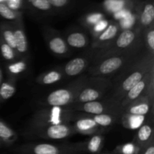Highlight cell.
<instances>
[{
    "label": "cell",
    "mask_w": 154,
    "mask_h": 154,
    "mask_svg": "<svg viewBox=\"0 0 154 154\" xmlns=\"http://www.w3.org/2000/svg\"><path fill=\"white\" fill-rule=\"evenodd\" d=\"M90 58L87 57H78L72 59L65 65L63 74L69 77L78 76L89 66Z\"/></svg>",
    "instance_id": "2e32d148"
},
{
    "label": "cell",
    "mask_w": 154,
    "mask_h": 154,
    "mask_svg": "<svg viewBox=\"0 0 154 154\" xmlns=\"http://www.w3.org/2000/svg\"><path fill=\"white\" fill-rule=\"evenodd\" d=\"M72 125L75 133L83 135H93L95 134H100L103 130L102 127L98 126L96 122L89 115L84 114V117L75 119Z\"/></svg>",
    "instance_id": "5bb4252c"
},
{
    "label": "cell",
    "mask_w": 154,
    "mask_h": 154,
    "mask_svg": "<svg viewBox=\"0 0 154 154\" xmlns=\"http://www.w3.org/2000/svg\"><path fill=\"white\" fill-rule=\"evenodd\" d=\"M89 78H78L71 85L51 92L45 99V103L51 108H68L75 103V100Z\"/></svg>",
    "instance_id": "277c9868"
},
{
    "label": "cell",
    "mask_w": 154,
    "mask_h": 154,
    "mask_svg": "<svg viewBox=\"0 0 154 154\" xmlns=\"http://www.w3.org/2000/svg\"><path fill=\"white\" fill-rule=\"evenodd\" d=\"M141 149L139 148L135 144L132 143H128V144H123L114 150L115 154H140Z\"/></svg>",
    "instance_id": "83f0119b"
},
{
    "label": "cell",
    "mask_w": 154,
    "mask_h": 154,
    "mask_svg": "<svg viewBox=\"0 0 154 154\" xmlns=\"http://www.w3.org/2000/svg\"><path fill=\"white\" fill-rule=\"evenodd\" d=\"M5 2L12 10L20 11L21 9L24 7L25 0H6Z\"/></svg>",
    "instance_id": "836d02e7"
},
{
    "label": "cell",
    "mask_w": 154,
    "mask_h": 154,
    "mask_svg": "<svg viewBox=\"0 0 154 154\" xmlns=\"http://www.w3.org/2000/svg\"><path fill=\"white\" fill-rule=\"evenodd\" d=\"M63 72L60 69H53L38 77L36 82L41 85H51L59 82L63 78Z\"/></svg>",
    "instance_id": "44dd1931"
},
{
    "label": "cell",
    "mask_w": 154,
    "mask_h": 154,
    "mask_svg": "<svg viewBox=\"0 0 154 154\" xmlns=\"http://www.w3.org/2000/svg\"><path fill=\"white\" fill-rule=\"evenodd\" d=\"M65 40L68 46L77 49L86 48L90 42L87 34L80 30H72L69 32Z\"/></svg>",
    "instance_id": "ffe728a7"
},
{
    "label": "cell",
    "mask_w": 154,
    "mask_h": 154,
    "mask_svg": "<svg viewBox=\"0 0 154 154\" xmlns=\"http://www.w3.org/2000/svg\"><path fill=\"white\" fill-rule=\"evenodd\" d=\"M66 108L73 111H80L87 115H96L101 114H110L114 115H121V112L117 107L113 105L109 100L108 102H102L100 100L84 103L73 104Z\"/></svg>",
    "instance_id": "9c48e42d"
},
{
    "label": "cell",
    "mask_w": 154,
    "mask_h": 154,
    "mask_svg": "<svg viewBox=\"0 0 154 154\" xmlns=\"http://www.w3.org/2000/svg\"><path fill=\"white\" fill-rule=\"evenodd\" d=\"M142 49L135 50L121 54H114L104 58L95 60L94 64L89 69V73L92 77L103 78L121 71L135 60Z\"/></svg>",
    "instance_id": "3957f363"
},
{
    "label": "cell",
    "mask_w": 154,
    "mask_h": 154,
    "mask_svg": "<svg viewBox=\"0 0 154 154\" xmlns=\"http://www.w3.org/2000/svg\"><path fill=\"white\" fill-rule=\"evenodd\" d=\"M14 33L15 44H16V53L20 60L26 57L28 55L29 46L28 41L26 35L25 30H24L23 23V20L12 22Z\"/></svg>",
    "instance_id": "4fadbf2b"
},
{
    "label": "cell",
    "mask_w": 154,
    "mask_h": 154,
    "mask_svg": "<svg viewBox=\"0 0 154 154\" xmlns=\"http://www.w3.org/2000/svg\"><path fill=\"white\" fill-rule=\"evenodd\" d=\"M153 84H154V69L144 77L140 82L132 87L126 94L119 105V109L122 114V111L131 102H134L144 95L153 98Z\"/></svg>",
    "instance_id": "52a82bcc"
},
{
    "label": "cell",
    "mask_w": 154,
    "mask_h": 154,
    "mask_svg": "<svg viewBox=\"0 0 154 154\" xmlns=\"http://www.w3.org/2000/svg\"><path fill=\"white\" fill-rule=\"evenodd\" d=\"M0 36L11 48H13L14 51L16 50L14 33L12 23H0Z\"/></svg>",
    "instance_id": "cb8c5ba5"
},
{
    "label": "cell",
    "mask_w": 154,
    "mask_h": 154,
    "mask_svg": "<svg viewBox=\"0 0 154 154\" xmlns=\"http://www.w3.org/2000/svg\"><path fill=\"white\" fill-rule=\"evenodd\" d=\"M105 16L102 13L100 12H93V13L88 14L86 15L83 19V22H84V25L90 27V29L96 25L97 23L101 21L102 20L104 19Z\"/></svg>",
    "instance_id": "f546056e"
},
{
    "label": "cell",
    "mask_w": 154,
    "mask_h": 154,
    "mask_svg": "<svg viewBox=\"0 0 154 154\" xmlns=\"http://www.w3.org/2000/svg\"><path fill=\"white\" fill-rule=\"evenodd\" d=\"M0 17L12 22L23 20L22 12L12 10L5 4V2H0Z\"/></svg>",
    "instance_id": "d4e9b609"
},
{
    "label": "cell",
    "mask_w": 154,
    "mask_h": 154,
    "mask_svg": "<svg viewBox=\"0 0 154 154\" xmlns=\"http://www.w3.org/2000/svg\"><path fill=\"white\" fill-rule=\"evenodd\" d=\"M102 154H115V153H102Z\"/></svg>",
    "instance_id": "f35d334b"
},
{
    "label": "cell",
    "mask_w": 154,
    "mask_h": 154,
    "mask_svg": "<svg viewBox=\"0 0 154 154\" xmlns=\"http://www.w3.org/2000/svg\"><path fill=\"white\" fill-rule=\"evenodd\" d=\"M153 69L154 54L147 51H141L135 60L120 71V75L113 83L114 85L111 86L114 90L110 102L119 109V105L126 93Z\"/></svg>",
    "instance_id": "6da1fadb"
},
{
    "label": "cell",
    "mask_w": 154,
    "mask_h": 154,
    "mask_svg": "<svg viewBox=\"0 0 154 154\" xmlns=\"http://www.w3.org/2000/svg\"><path fill=\"white\" fill-rule=\"evenodd\" d=\"M137 20L138 26L142 31L153 25L154 5L153 0H146L139 3Z\"/></svg>",
    "instance_id": "7c38bea8"
},
{
    "label": "cell",
    "mask_w": 154,
    "mask_h": 154,
    "mask_svg": "<svg viewBox=\"0 0 154 154\" xmlns=\"http://www.w3.org/2000/svg\"><path fill=\"white\" fill-rule=\"evenodd\" d=\"M3 74H2V70L1 69V66H0V86H1L2 83L3 82Z\"/></svg>",
    "instance_id": "8d00e7d4"
},
{
    "label": "cell",
    "mask_w": 154,
    "mask_h": 154,
    "mask_svg": "<svg viewBox=\"0 0 154 154\" xmlns=\"http://www.w3.org/2000/svg\"><path fill=\"white\" fill-rule=\"evenodd\" d=\"M110 23V22L107 20H102L101 21H99V23L96 24L95 26H93L91 28V32L93 33V38L96 37V35H98L99 34H100L102 32H103L105 29L107 28V26H108V24Z\"/></svg>",
    "instance_id": "d6a6232c"
},
{
    "label": "cell",
    "mask_w": 154,
    "mask_h": 154,
    "mask_svg": "<svg viewBox=\"0 0 154 154\" xmlns=\"http://www.w3.org/2000/svg\"><path fill=\"white\" fill-rule=\"evenodd\" d=\"M139 2L138 0H105L103 6L108 12L115 14L123 10L133 8Z\"/></svg>",
    "instance_id": "d6986e66"
},
{
    "label": "cell",
    "mask_w": 154,
    "mask_h": 154,
    "mask_svg": "<svg viewBox=\"0 0 154 154\" xmlns=\"http://www.w3.org/2000/svg\"><path fill=\"white\" fill-rule=\"evenodd\" d=\"M120 25L117 22H110L103 32L93 38L92 48L102 50L107 48L120 32Z\"/></svg>",
    "instance_id": "8fae6325"
},
{
    "label": "cell",
    "mask_w": 154,
    "mask_h": 154,
    "mask_svg": "<svg viewBox=\"0 0 154 154\" xmlns=\"http://www.w3.org/2000/svg\"><path fill=\"white\" fill-rule=\"evenodd\" d=\"M26 69V63L24 60H21L9 64L8 66V72L11 75L16 76V75L22 73Z\"/></svg>",
    "instance_id": "4dcf8cb0"
},
{
    "label": "cell",
    "mask_w": 154,
    "mask_h": 154,
    "mask_svg": "<svg viewBox=\"0 0 154 154\" xmlns=\"http://www.w3.org/2000/svg\"><path fill=\"white\" fill-rule=\"evenodd\" d=\"M0 51L3 59L8 62H15L18 60V56L16 51L11 48L0 36ZM20 60V59H19Z\"/></svg>",
    "instance_id": "4316f807"
},
{
    "label": "cell",
    "mask_w": 154,
    "mask_h": 154,
    "mask_svg": "<svg viewBox=\"0 0 154 154\" xmlns=\"http://www.w3.org/2000/svg\"><path fill=\"white\" fill-rule=\"evenodd\" d=\"M17 140V134L0 120V141L8 145H11Z\"/></svg>",
    "instance_id": "603a6c76"
},
{
    "label": "cell",
    "mask_w": 154,
    "mask_h": 154,
    "mask_svg": "<svg viewBox=\"0 0 154 154\" xmlns=\"http://www.w3.org/2000/svg\"><path fill=\"white\" fill-rule=\"evenodd\" d=\"M92 117L96 124L102 128L111 126L118 120V116L110 114H101L96 115H89Z\"/></svg>",
    "instance_id": "484cf974"
},
{
    "label": "cell",
    "mask_w": 154,
    "mask_h": 154,
    "mask_svg": "<svg viewBox=\"0 0 154 154\" xmlns=\"http://www.w3.org/2000/svg\"><path fill=\"white\" fill-rule=\"evenodd\" d=\"M142 30L138 26L123 29L116 38L104 49L99 50L95 60L114 55L142 49Z\"/></svg>",
    "instance_id": "7a4b0ae2"
},
{
    "label": "cell",
    "mask_w": 154,
    "mask_h": 154,
    "mask_svg": "<svg viewBox=\"0 0 154 154\" xmlns=\"http://www.w3.org/2000/svg\"><path fill=\"white\" fill-rule=\"evenodd\" d=\"M32 7L42 11H48L52 8V6L48 0H27Z\"/></svg>",
    "instance_id": "1f68e13d"
},
{
    "label": "cell",
    "mask_w": 154,
    "mask_h": 154,
    "mask_svg": "<svg viewBox=\"0 0 154 154\" xmlns=\"http://www.w3.org/2000/svg\"><path fill=\"white\" fill-rule=\"evenodd\" d=\"M153 98L144 95L123 108L122 114L145 117L150 111H153Z\"/></svg>",
    "instance_id": "30bf717a"
},
{
    "label": "cell",
    "mask_w": 154,
    "mask_h": 154,
    "mask_svg": "<svg viewBox=\"0 0 154 154\" xmlns=\"http://www.w3.org/2000/svg\"><path fill=\"white\" fill-rule=\"evenodd\" d=\"M144 40L147 51L154 54V26H151L144 31Z\"/></svg>",
    "instance_id": "f1b7e54d"
},
{
    "label": "cell",
    "mask_w": 154,
    "mask_h": 154,
    "mask_svg": "<svg viewBox=\"0 0 154 154\" xmlns=\"http://www.w3.org/2000/svg\"><path fill=\"white\" fill-rule=\"evenodd\" d=\"M17 91L14 78H8L0 86V104L11 98Z\"/></svg>",
    "instance_id": "7402d4cb"
},
{
    "label": "cell",
    "mask_w": 154,
    "mask_h": 154,
    "mask_svg": "<svg viewBox=\"0 0 154 154\" xmlns=\"http://www.w3.org/2000/svg\"><path fill=\"white\" fill-rule=\"evenodd\" d=\"M45 35L48 48L53 54L57 56H65L68 54L69 46L63 36L52 29H49Z\"/></svg>",
    "instance_id": "9a60e30c"
},
{
    "label": "cell",
    "mask_w": 154,
    "mask_h": 154,
    "mask_svg": "<svg viewBox=\"0 0 154 154\" xmlns=\"http://www.w3.org/2000/svg\"><path fill=\"white\" fill-rule=\"evenodd\" d=\"M70 0H48L52 7L63 8L69 4Z\"/></svg>",
    "instance_id": "e575fe53"
},
{
    "label": "cell",
    "mask_w": 154,
    "mask_h": 154,
    "mask_svg": "<svg viewBox=\"0 0 154 154\" xmlns=\"http://www.w3.org/2000/svg\"><path fill=\"white\" fill-rule=\"evenodd\" d=\"M111 85L112 83L108 78L92 77V78L88 79L87 84L78 93L75 104L99 100Z\"/></svg>",
    "instance_id": "5b68a950"
},
{
    "label": "cell",
    "mask_w": 154,
    "mask_h": 154,
    "mask_svg": "<svg viewBox=\"0 0 154 154\" xmlns=\"http://www.w3.org/2000/svg\"><path fill=\"white\" fill-rule=\"evenodd\" d=\"M154 141L153 126L148 123H143L137 131L133 140L134 144H136L142 150L148 144Z\"/></svg>",
    "instance_id": "e0dca14e"
},
{
    "label": "cell",
    "mask_w": 154,
    "mask_h": 154,
    "mask_svg": "<svg viewBox=\"0 0 154 154\" xmlns=\"http://www.w3.org/2000/svg\"><path fill=\"white\" fill-rule=\"evenodd\" d=\"M77 144H54L49 143L25 144L17 150V154H80Z\"/></svg>",
    "instance_id": "8992f818"
},
{
    "label": "cell",
    "mask_w": 154,
    "mask_h": 154,
    "mask_svg": "<svg viewBox=\"0 0 154 154\" xmlns=\"http://www.w3.org/2000/svg\"><path fill=\"white\" fill-rule=\"evenodd\" d=\"M104 137L100 134H95L91 135L87 141L77 144L80 151L88 152L93 154H97L101 151L103 146Z\"/></svg>",
    "instance_id": "ac0fdd59"
},
{
    "label": "cell",
    "mask_w": 154,
    "mask_h": 154,
    "mask_svg": "<svg viewBox=\"0 0 154 154\" xmlns=\"http://www.w3.org/2000/svg\"><path fill=\"white\" fill-rule=\"evenodd\" d=\"M6 0H0V2H5Z\"/></svg>",
    "instance_id": "74e56055"
},
{
    "label": "cell",
    "mask_w": 154,
    "mask_h": 154,
    "mask_svg": "<svg viewBox=\"0 0 154 154\" xmlns=\"http://www.w3.org/2000/svg\"><path fill=\"white\" fill-rule=\"evenodd\" d=\"M140 154H154V141L143 148Z\"/></svg>",
    "instance_id": "d590c367"
},
{
    "label": "cell",
    "mask_w": 154,
    "mask_h": 154,
    "mask_svg": "<svg viewBox=\"0 0 154 154\" xmlns=\"http://www.w3.org/2000/svg\"><path fill=\"white\" fill-rule=\"evenodd\" d=\"M31 129L32 133L41 138L53 140L64 139L75 133L70 123L31 125Z\"/></svg>",
    "instance_id": "ba28073f"
},
{
    "label": "cell",
    "mask_w": 154,
    "mask_h": 154,
    "mask_svg": "<svg viewBox=\"0 0 154 154\" xmlns=\"http://www.w3.org/2000/svg\"><path fill=\"white\" fill-rule=\"evenodd\" d=\"M1 142H2V141H0V143H1Z\"/></svg>",
    "instance_id": "ab89813d"
}]
</instances>
